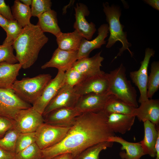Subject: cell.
<instances>
[{"mask_svg":"<svg viewBox=\"0 0 159 159\" xmlns=\"http://www.w3.org/2000/svg\"><path fill=\"white\" fill-rule=\"evenodd\" d=\"M0 14L9 21L14 20L11 9L4 0H0Z\"/></svg>","mask_w":159,"mask_h":159,"instance_id":"obj_38","label":"cell"},{"mask_svg":"<svg viewBox=\"0 0 159 159\" xmlns=\"http://www.w3.org/2000/svg\"><path fill=\"white\" fill-rule=\"evenodd\" d=\"M52 79L49 74H42L33 77L24 78L16 80L11 89L21 99L32 105L42 94Z\"/></svg>","mask_w":159,"mask_h":159,"instance_id":"obj_5","label":"cell"},{"mask_svg":"<svg viewBox=\"0 0 159 159\" xmlns=\"http://www.w3.org/2000/svg\"><path fill=\"white\" fill-rule=\"evenodd\" d=\"M73 88L76 94L79 96L91 93H108L109 81L107 73L87 78Z\"/></svg>","mask_w":159,"mask_h":159,"instance_id":"obj_11","label":"cell"},{"mask_svg":"<svg viewBox=\"0 0 159 159\" xmlns=\"http://www.w3.org/2000/svg\"><path fill=\"white\" fill-rule=\"evenodd\" d=\"M110 95L91 93L80 96L75 108L80 113L103 111Z\"/></svg>","mask_w":159,"mask_h":159,"instance_id":"obj_13","label":"cell"},{"mask_svg":"<svg viewBox=\"0 0 159 159\" xmlns=\"http://www.w3.org/2000/svg\"><path fill=\"white\" fill-rule=\"evenodd\" d=\"M15 155L0 147V159H15Z\"/></svg>","mask_w":159,"mask_h":159,"instance_id":"obj_39","label":"cell"},{"mask_svg":"<svg viewBox=\"0 0 159 159\" xmlns=\"http://www.w3.org/2000/svg\"><path fill=\"white\" fill-rule=\"evenodd\" d=\"M11 12L14 20L23 28L31 24L30 22L32 16L31 8L29 6L22 3L20 0L14 1L11 7Z\"/></svg>","mask_w":159,"mask_h":159,"instance_id":"obj_27","label":"cell"},{"mask_svg":"<svg viewBox=\"0 0 159 159\" xmlns=\"http://www.w3.org/2000/svg\"><path fill=\"white\" fill-rule=\"evenodd\" d=\"M107 74L109 81L108 94L130 105L138 107L137 91L130 81L127 79L125 68L123 64Z\"/></svg>","mask_w":159,"mask_h":159,"instance_id":"obj_4","label":"cell"},{"mask_svg":"<svg viewBox=\"0 0 159 159\" xmlns=\"http://www.w3.org/2000/svg\"><path fill=\"white\" fill-rule=\"evenodd\" d=\"M65 75V72L58 70L56 76L50 80L41 95L32 104L33 107L40 114L42 115L48 104L64 84Z\"/></svg>","mask_w":159,"mask_h":159,"instance_id":"obj_10","label":"cell"},{"mask_svg":"<svg viewBox=\"0 0 159 159\" xmlns=\"http://www.w3.org/2000/svg\"><path fill=\"white\" fill-rule=\"evenodd\" d=\"M140 103V106L135 108L133 115L140 121L148 120L156 126L159 125V100L148 99Z\"/></svg>","mask_w":159,"mask_h":159,"instance_id":"obj_18","label":"cell"},{"mask_svg":"<svg viewBox=\"0 0 159 159\" xmlns=\"http://www.w3.org/2000/svg\"><path fill=\"white\" fill-rule=\"evenodd\" d=\"M135 108L115 96L110 95L103 111L107 116L112 113L133 115Z\"/></svg>","mask_w":159,"mask_h":159,"instance_id":"obj_26","label":"cell"},{"mask_svg":"<svg viewBox=\"0 0 159 159\" xmlns=\"http://www.w3.org/2000/svg\"><path fill=\"white\" fill-rule=\"evenodd\" d=\"M103 111L82 113L75 119L64 138L59 142L42 150L43 159H51L58 155L70 153L74 158L87 148L108 141L115 135L107 123Z\"/></svg>","mask_w":159,"mask_h":159,"instance_id":"obj_1","label":"cell"},{"mask_svg":"<svg viewBox=\"0 0 159 159\" xmlns=\"http://www.w3.org/2000/svg\"><path fill=\"white\" fill-rule=\"evenodd\" d=\"M52 2L50 0H32L31 11L32 16L38 17L51 9Z\"/></svg>","mask_w":159,"mask_h":159,"instance_id":"obj_34","label":"cell"},{"mask_svg":"<svg viewBox=\"0 0 159 159\" xmlns=\"http://www.w3.org/2000/svg\"><path fill=\"white\" fill-rule=\"evenodd\" d=\"M109 32L108 24L101 25L98 29V35L93 39L90 41L83 38L78 51V59L88 57L93 50L100 48L102 46L106 44L105 39Z\"/></svg>","mask_w":159,"mask_h":159,"instance_id":"obj_19","label":"cell"},{"mask_svg":"<svg viewBox=\"0 0 159 159\" xmlns=\"http://www.w3.org/2000/svg\"><path fill=\"white\" fill-rule=\"evenodd\" d=\"M14 120L0 115V139L8 131L14 127Z\"/></svg>","mask_w":159,"mask_h":159,"instance_id":"obj_37","label":"cell"},{"mask_svg":"<svg viewBox=\"0 0 159 159\" xmlns=\"http://www.w3.org/2000/svg\"><path fill=\"white\" fill-rule=\"evenodd\" d=\"M81 114L75 107H62L54 110L43 117L45 123L70 127L75 118Z\"/></svg>","mask_w":159,"mask_h":159,"instance_id":"obj_15","label":"cell"},{"mask_svg":"<svg viewBox=\"0 0 159 159\" xmlns=\"http://www.w3.org/2000/svg\"><path fill=\"white\" fill-rule=\"evenodd\" d=\"M9 20L0 14V26L4 30L9 23Z\"/></svg>","mask_w":159,"mask_h":159,"instance_id":"obj_41","label":"cell"},{"mask_svg":"<svg viewBox=\"0 0 159 159\" xmlns=\"http://www.w3.org/2000/svg\"><path fill=\"white\" fill-rule=\"evenodd\" d=\"M20 1L24 4L28 6L31 5L32 0H21Z\"/></svg>","mask_w":159,"mask_h":159,"instance_id":"obj_44","label":"cell"},{"mask_svg":"<svg viewBox=\"0 0 159 159\" xmlns=\"http://www.w3.org/2000/svg\"><path fill=\"white\" fill-rule=\"evenodd\" d=\"M102 51L93 57L77 59L72 67L83 76L85 78L105 73L100 69L104 58L101 56Z\"/></svg>","mask_w":159,"mask_h":159,"instance_id":"obj_16","label":"cell"},{"mask_svg":"<svg viewBox=\"0 0 159 159\" xmlns=\"http://www.w3.org/2000/svg\"><path fill=\"white\" fill-rule=\"evenodd\" d=\"M14 120V127L21 133L35 132L44 123L42 115L32 107L20 110Z\"/></svg>","mask_w":159,"mask_h":159,"instance_id":"obj_8","label":"cell"},{"mask_svg":"<svg viewBox=\"0 0 159 159\" xmlns=\"http://www.w3.org/2000/svg\"><path fill=\"white\" fill-rule=\"evenodd\" d=\"M56 37L58 48L67 51H78L83 38L75 30L71 32H61Z\"/></svg>","mask_w":159,"mask_h":159,"instance_id":"obj_25","label":"cell"},{"mask_svg":"<svg viewBox=\"0 0 159 159\" xmlns=\"http://www.w3.org/2000/svg\"><path fill=\"white\" fill-rule=\"evenodd\" d=\"M69 128L44 123L35 132L36 143L41 150L51 147L64 138Z\"/></svg>","mask_w":159,"mask_h":159,"instance_id":"obj_6","label":"cell"},{"mask_svg":"<svg viewBox=\"0 0 159 159\" xmlns=\"http://www.w3.org/2000/svg\"><path fill=\"white\" fill-rule=\"evenodd\" d=\"M79 97L73 87L64 84L46 107L43 116L58 108L75 107Z\"/></svg>","mask_w":159,"mask_h":159,"instance_id":"obj_12","label":"cell"},{"mask_svg":"<svg viewBox=\"0 0 159 159\" xmlns=\"http://www.w3.org/2000/svg\"><path fill=\"white\" fill-rule=\"evenodd\" d=\"M22 29L23 28L16 20L10 21L8 25L4 29L6 33V37L2 44L12 45Z\"/></svg>","mask_w":159,"mask_h":159,"instance_id":"obj_31","label":"cell"},{"mask_svg":"<svg viewBox=\"0 0 159 159\" xmlns=\"http://www.w3.org/2000/svg\"><path fill=\"white\" fill-rule=\"evenodd\" d=\"M12 45H0V63L6 62L14 64L18 62L14 53Z\"/></svg>","mask_w":159,"mask_h":159,"instance_id":"obj_36","label":"cell"},{"mask_svg":"<svg viewBox=\"0 0 159 159\" xmlns=\"http://www.w3.org/2000/svg\"><path fill=\"white\" fill-rule=\"evenodd\" d=\"M51 159H73L70 153H64L57 155Z\"/></svg>","mask_w":159,"mask_h":159,"instance_id":"obj_42","label":"cell"},{"mask_svg":"<svg viewBox=\"0 0 159 159\" xmlns=\"http://www.w3.org/2000/svg\"><path fill=\"white\" fill-rule=\"evenodd\" d=\"M155 149L156 152V159H159V135L157 138Z\"/></svg>","mask_w":159,"mask_h":159,"instance_id":"obj_43","label":"cell"},{"mask_svg":"<svg viewBox=\"0 0 159 159\" xmlns=\"http://www.w3.org/2000/svg\"><path fill=\"white\" fill-rule=\"evenodd\" d=\"M15 159H41L42 150L34 143L15 155Z\"/></svg>","mask_w":159,"mask_h":159,"instance_id":"obj_32","label":"cell"},{"mask_svg":"<svg viewBox=\"0 0 159 159\" xmlns=\"http://www.w3.org/2000/svg\"><path fill=\"white\" fill-rule=\"evenodd\" d=\"M20 133L14 127L8 131L0 139V147L15 154L16 140Z\"/></svg>","mask_w":159,"mask_h":159,"instance_id":"obj_30","label":"cell"},{"mask_svg":"<svg viewBox=\"0 0 159 159\" xmlns=\"http://www.w3.org/2000/svg\"><path fill=\"white\" fill-rule=\"evenodd\" d=\"M75 21L74 28L84 38L91 39L96 31L95 25L92 22L89 23L85 16H88L90 11L87 6L82 3H77L74 8Z\"/></svg>","mask_w":159,"mask_h":159,"instance_id":"obj_14","label":"cell"},{"mask_svg":"<svg viewBox=\"0 0 159 159\" xmlns=\"http://www.w3.org/2000/svg\"><path fill=\"white\" fill-rule=\"evenodd\" d=\"M32 107L21 99L11 89L0 88V115L14 120L21 110Z\"/></svg>","mask_w":159,"mask_h":159,"instance_id":"obj_7","label":"cell"},{"mask_svg":"<svg viewBox=\"0 0 159 159\" xmlns=\"http://www.w3.org/2000/svg\"><path fill=\"white\" fill-rule=\"evenodd\" d=\"M159 88V62L154 61L151 64L150 72L148 76L147 97L152 99Z\"/></svg>","mask_w":159,"mask_h":159,"instance_id":"obj_29","label":"cell"},{"mask_svg":"<svg viewBox=\"0 0 159 159\" xmlns=\"http://www.w3.org/2000/svg\"><path fill=\"white\" fill-rule=\"evenodd\" d=\"M48 40L37 25L31 24L23 28L12 45L22 68H28L34 64L40 50Z\"/></svg>","mask_w":159,"mask_h":159,"instance_id":"obj_2","label":"cell"},{"mask_svg":"<svg viewBox=\"0 0 159 159\" xmlns=\"http://www.w3.org/2000/svg\"><path fill=\"white\" fill-rule=\"evenodd\" d=\"M35 132L21 133L19 135L16 142L15 154L36 143Z\"/></svg>","mask_w":159,"mask_h":159,"instance_id":"obj_33","label":"cell"},{"mask_svg":"<svg viewBox=\"0 0 159 159\" xmlns=\"http://www.w3.org/2000/svg\"><path fill=\"white\" fill-rule=\"evenodd\" d=\"M41 159H42V158H41Z\"/></svg>","mask_w":159,"mask_h":159,"instance_id":"obj_45","label":"cell"},{"mask_svg":"<svg viewBox=\"0 0 159 159\" xmlns=\"http://www.w3.org/2000/svg\"><path fill=\"white\" fill-rule=\"evenodd\" d=\"M113 143L107 141L98 143L87 148L74 159H99L100 152L111 147Z\"/></svg>","mask_w":159,"mask_h":159,"instance_id":"obj_28","label":"cell"},{"mask_svg":"<svg viewBox=\"0 0 159 159\" xmlns=\"http://www.w3.org/2000/svg\"><path fill=\"white\" fill-rule=\"evenodd\" d=\"M108 141L116 142L121 145V151L119 155L122 159H140L145 155L140 142H129L115 135L110 137Z\"/></svg>","mask_w":159,"mask_h":159,"instance_id":"obj_21","label":"cell"},{"mask_svg":"<svg viewBox=\"0 0 159 159\" xmlns=\"http://www.w3.org/2000/svg\"><path fill=\"white\" fill-rule=\"evenodd\" d=\"M144 1L153 8L157 10H159V0H145Z\"/></svg>","mask_w":159,"mask_h":159,"instance_id":"obj_40","label":"cell"},{"mask_svg":"<svg viewBox=\"0 0 159 159\" xmlns=\"http://www.w3.org/2000/svg\"><path fill=\"white\" fill-rule=\"evenodd\" d=\"M103 7L110 33L106 47L110 48L117 41L120 42L122 45V47L119 49L118 53L112 61L117 57L120 56L126 50H127L131 57H132L133 53L129 49V47L131 46V44L128 41L127 32L123 31L124 26L121 24L120 21L121 10L120 7L114 5L110 6L107 2L103 3Z\"/></svg>","mask_w":159,"mask_h":159,"instance_id":"obj_3","label":"cell"},{"mask_svg":"<svg viewBox=\"0 0 159 159\" xmlns=\"http://www.w3.org/2000/svg\"><path fill=\"white\" fill-rule=\"evenodd\" d=\"M37 17V25L43 32H49L56 37L61 32L58 24L57 13L54 10L47 11Z\"/></svg>","mask_w":159,"mask_h":159,"instance_id":"obj_24","label":"cell"},{"mask_svg":"<svg viewBox=\"0 0 159 159\" xmlns=\"http://www.w3.org/2000/svg\"><path fill=\"white\" fill-rule=\"evenodd\" d=\"M78 59V51H67L58 47L54 52L51 59L41 66L42 69L49 67L57 68L65 72L71 68Z\"/></svg>","mask_w":159,"mask_h":159,"instance_id":"obj_17","label":"cell"},{"mask_svg":"<svg viewBox=\"0 0 159 159\" xmlns=\"http://www.w3.org/2000/svg\"><path fill=\"white\" fill-rule=\"evenodd\" d=\"M85 79L83 76L71 67L65 72L64 84L74 87Z\"/></svg>","mask_w":159,"mask_h":159,"instance_id":"obj_35","label":"cell"},{"mask_svg":"<svg viewBox=\"0 0 159 159\" xmlns=\"http://www.w3.org/2000/svg\"><path fill=\"white\" fill-rule=\"evenodd\" d=\"M143 123L144 137L140 143L145 155H148L154 158L156 155L155 145L159 135V125L156 126L148 120Z\"/></svg>","mask_w":159,"mask_h":159,"instance_id":"obj_20","label":"cell"},{"mask_svg":"<svg viewBox=\"0 0 159 159\" xmlns=\"http://www.w3.org/2000/svg\"><path fill=\"white\" fill-rule=\"evenodd\" d=\"M21 67L19 63H0V88L11 89Z\"/></svg>","mask_w":159,"mask_h":159,"instance_id":"obj_22","label":"cell"},{"mask_svg":"<svg viewBox=\"0 0 159 159\" xmlns=\"http://www.w3.org/2000/svg\"><path fill=\"white\" fill-rule=\"evenodd\" d=\"M155 52L153 49L146 48L144 59L140 62L139 69L130 73L132 82L137 87L140 92V96L138 101L140 103L148 99L147 97L148 68L150 59L154 56Z\"/></svg>","mask_w":159,"mask_h":159,"instance_id":"obj_9","label":"cell"},{"mask_svg":"<svg viewBox=\"0 0 159 159\" xmlns=\"http://www.w3.org/2000/svg\"><path fill=\"white\" fill-rule=\"evenodd\" d=\"M135 117L120 114L112 113L107 116V123L115 133L123 134L129 131L133 125Z\"/></svg>","mask_w":159,"mask_h":159,"instance_id":"obj_23","label":"cell"}]
</instances>
